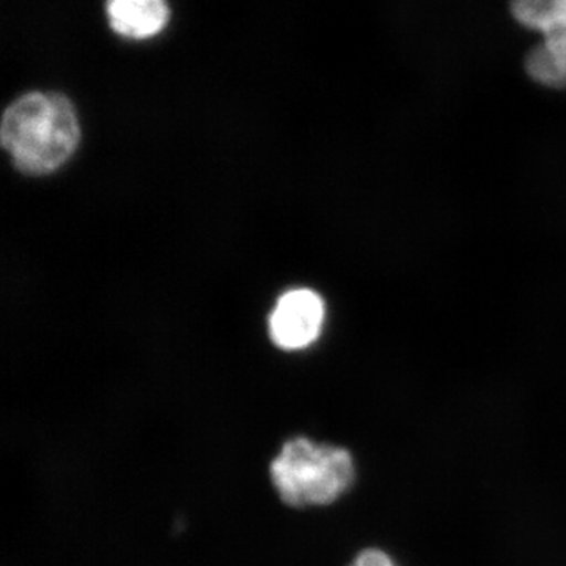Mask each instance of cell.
I'll use <instances>...</instances> for the list:
<instances>
[{"instance_id":"cell-8","label":"cell","mask_w":566,"mask_h":566,"mask_svg":"<svg viewBox=\"0 0 566 566\" xmlns=\"http://www.w3.org/2000/svg\"><path fill=\"white\" fill-rule=\"evenodd\" d=\"M352 566H397L392 560V557L389 554H386L385 551L376 549V547H371V549H365L359 554Z\"/></svg>"},{"instance_id":"cell-7","label":"cell","mask_w":566,"mask_h":566,"mask_svg":"<svg viewBox=\"0 0 566 566\" xmlns=\"http://www.w3.org/2000/svg\"><path fill=\"white\" fill-rule=\"evenodd\" d=\"M543 43L549 48L551 52L558 59V62L566 69V22L546 32Z\"/></svg>"},{"instance_id":"cell-1","label":"cell","mask_w":566,"mask_h":566,"mask_svg":"<svg viewBox=\"0 0 566 566\" xmlns=\"http://www.w3.org/2000/svg\"><path fill=\"white\" fill-rule=\"evenodd\" d=\"M0 134L3 148L21 172L44 175L59 169L73 155L81 128L69 98L59 93L33 92L6 111Z\"/></svg>"},{"instance_id":"cell-3","label":"cell","mask_w":566,"mask_h":566,"mask_svg":"<svg viewBox=\"0 0 566 566\" xmlns=\"http://www.w3.org/2000/svg\"><path fill=\"white\" fill-rule=\"evenodd\" d=\"M324 315L323 300L312 290L285 293L271 314V338L283 349L305 348L322 333Z\"/></svg>"},{"instance_id":"cell-6","label":"cell","mask_w":566,"mask_h":566,"mask_svg":"<svg viewBox=\"0 0 566 566\" xmlns=\"http://www.w3.org/2000/svg\"><path fill=\"white\" fill-rule=\"evenodd\" d=\"M526 69L528 76L538 84L551 88L566 87V69L545 43L528 54Z\"/></svg>"},{"instance_id":"cell-5","label":"cell","mask_w":566,"mask_h":566,"mask_svg":"<svg viewBox=\"0 0 566 566\" xmlns=\"http://www.w3.org/2000/svg\"><path fill=\"white\" fill-rule=\"evenodd\" d=\"M512 13L526 28L546 33L566 22V0H512Z\"/></svg>"},{"instance_id":"cell-4","label":"cell","mask_w":566,"mask_h":566,"mask_svg":"<svg viewBox=\"0 0 566 566\" xmlns=\"http://www.w3.org/2000/svg\"><path fill=\"white\" fill-rule=\"evenodd\" d=\"M106 17L123 39L148 40L167 28L170 9L167 0H106Z\"/></svg>"},{"instance_id":"cell-2","label":"cell","mask_w":566,"mask_h":566,"mask_svg":"<svg viewBox=\"0 0 566 566\" xmlns=\"http://www.w3.org/2000/svg\"><path fill=\"white\" fill-rule=\"evenodd\" d=\"M275 490L286 505H329L352 488L354 461L342 447L292 439L271 464Z\"/></svg>"}]
</instances>
